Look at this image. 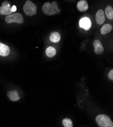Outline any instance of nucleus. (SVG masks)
<instances>
[{
  "mask_svg": "<svg viewBox=\"0 0 113 127\" xmlns=\"http://www.w3.org/2000/svg\"><path fill=\"white\" fill-rule=\"evenodd\" d=\"M42 9L44 13L48 16L58 14L60 11V10L58 8V4L56 1H53L52 3L46 2L43 6Z\"/></svg>",
  "mask_w": 113,
  "mask_h": 127,
  "instance_id": "obj_1",
  "label": "nucleus"
},
{
  "mask_svg": "<svg viewBox=\"0 0 113 127\" xmlns=\"http://www.w3.org/2000/svg\"><path fill=\"white\" fill-rule=\"evenodd\" d=\"M96 122L99 127H113V123L109 116L99 114L96 118Z\"/></svg>",
  "mask_w": 113,
  "mask_h": 127,
  "instance_id": "obj_2",
  "label": "nucleus"
},
{
  "mask_svg": "<svg viewBox=\"0 0 113 127\" xmlns=\"http://www.w3.org/2000/svg\"><path fill=\"white\" fill-rule=\"evenodd\" d=\"M25 14L27 16H33L37 12V7L35 4L30 1H27L23 7Z\"/></svg>",
  "mask_w": 113,
  "mask_h": 127,
  "instance_id": "obj_3",
  "label": "nucleus"
},
{
  "mask_svg": "<svg viewBox=\"0 0 113 127\" xmlns=\"http://www.w3.org/2000/svg\"><path fill=\"white\" fill-rule=\"evenodd\" d=\"M5 22L7 24L17 23L18 24H22L23 23V17L22 14L19 13H15L7 15L5 17Z\"/></svg>",
  "mask_w": 113,
  "mask_h": 127,
  "instance_id": "obj_4",
  "label": "nucleus"
},
{
  "mask_svg": "<svg viewBox=\"0 0 113 127\" xmlns=\"http://www.w3.org/2000/svg\"><path fill=\"white\" fill-rule=\"evenodd\" d=\"M12 13L11 6L10 3L8 1H4L2 6L0 7V14L2 15H8Z\"/></svg>",
  "mask_w": 113,
  "mask_h": 127,
  "instance_id": "obj_5",
  "label": "nucleus"
},
{
  "mask_svg": "<svg viewBox=\"0 0 113 127\" xmlns=\"http://www.w3.org/2000/svg\"><path fill=\"white\" fill-rule=\"evenodd\" d=\"M79 26L81 28H83L85 30H88L91 27V20L88 17L81 18L79 22Z\"/></svg>",
  "mask_w": 113,
  "mask_h": 127,
  "instance_id": "obj_6",
  "label": "nucleus"
},
{
  "mask_svg": "<svg viewBox=\"0 0 113 127\" xmlns=\"http://www.w3.org/2000/svg\"><path fill=\"white\" fill-rule=\"evenodd\" d=\"M94 52L97 55H101L104 52V48L101 42L99 40H95L93 42Z\"/></svg>",
  "mask_w": 113,
  "mask_h": 127,
  "instance_id": "obj_7",
  "label": "nucleus"
},
{
  "mask_svg": "<svg viewBox=\"0 0 113 127\" xmlns=\"http://www.w3.org/2000/svg\"><path fill=\"white\" fill-rule=\"evenodd\" d=\"M95 19L97 24L98 25H101L104 23L105 22V17L104 12L102 9L98 10L95 15Z\"/></svg>",
  "mask_w": 113,
  "mask_h": 127,
  "instance_id": "obj_8",
  "label": "nucleus"
},
{
  "mask_svg": "<svg viewBox=\"0 0 113 127\" xmlns=\"http://www.w3.org/2000/svg\"><path fill=\"white\" fill-rule=\"evenodd\" d=\"M77 7L79 11L81 12L86 11L88 9V4L86 0L79 1L77 5Z\"/></svg>",
  "mask_w": 113,
  "mask_h": 127,
  "instance_id": "obj_9",
  "label": "nucleus"
},
{
  "mask_svg": "<svg viewBox=\"0 0 113 127\" xmlns=\"http://www.w3.org/2000/svg\"><path fill=\"white\" fill-rule=\"evenodd\" d=\"M10 52V49L9 46L0 43V56L2 57L8 56Z\"/></svg>",
  "mask_w": 113,
  "mask_h": 127,
  "instance_id": "obj_10",
  "label": "nucleus"
},
{
  "mask_svg": "<svg viewBox=\"0 0 113 127\" xmlns=\"http://www.w3.org/2000/svg\"><path fill=\"white\" fill-rule=\"evenodd\" d=\"M7 97L9 98L10 100L13 102L17 101L20 99V97L17 91H12L8 92Z\"/></svg>",
  "mask_w": 113,
  "mask_h": 127,
  "instance_id": "obj_11",
  "label": "nucleus"
},
{
  "mask_svg": "<svg viewBox=\"0 0 113 127\" xmlns=\"http://www.w3.org/2000/svg\"><path fill=\"white\" fill-rule=\"evenodd\" d=\"M49 39L52 42H53V43H57V42H58L60 40L61 36L59 33L57 32H54L51 34Z\"/></svg>",
  "mask_w": 113,
  "mask_h": 127,
  "instance_id": "obj_12",
  "label": "nucleus"
},
{
  "mask_svg": "<svg viewBox=\"0 0 113 127\" xmlns=\"http://www.w3.org/2000/svg\"><path fill=\"white\" fill-rule=\"evenodd\" d=\"M112 29H113V26L110 24H107L104 25L102 27L100 30V32L102 34L105 35L110 33V32L112 30Z\"/></svg>",
  "mask_w": 113,
  "mask_h": 127,
  "instance_id": "obj_13",
  "label": "nucleus"
},
{
  "mask_svg": "<svg viewBox=\"0 0 113 127\" xmlns=\"http://www.w3.org/2000/svg\"><path fill=\"white\" fill-rule=\"evenodd\" d=\"M56 54V50L53 47H48L46 50V56L49 58H52L55 56Z\"/></svg>",
  "mask_w": 113,
  "mask_h": 127,
  "instance_id": "obj_14",
  "label": "nucleus"
},
{
  "mask_svg": "<svg viewBox=\"0 0 113 127\" xmlns=\"http://www.w3.org/2000/svg\"><path fill=\"white\" fill-rule=\"evenodd\" d=\"M105 12H106L107 17L109 19L111 20L113 19V8L111 6L109 5L106 7V10H105Z\"/></svg>",
  "mask_w": 113,
  "mask_h": 127,
  "instance_id": "obj_15",
  "label": "nucleus"
},
{
  "mask_svg": "<svg viewBox=\"0 0 113 127\" xmlns=\"http://www.w3.org/2000/svg\"><path fill=\"white\" fill-rule=\"evenodd\" d=\"M63 124L65 127H73V122L69 119H65L63 121Z\"/></svg>",
  "mask_w": 113,
  "mask_h": 127,
  "instance_id": "obj_16",
  "label": "nucleus"
},
{
  "mask_svg": "<svg viewBox=\"0 0 113 127\" xmlns=\"http://www.w3.org/2000/svg\"><path fill=\"white\" fill-rule=\"evenodd\" d=\"M108 77L110 80H113V70H111L109 72L108 74Z\"/></svg>",
  "mask_w": 113,
  "mask_h": 127,
  "instance_id": "obj_17",
  "label": "nucleus"
},
{
  "mask_svg": "<svg viewBox=\"0 0 113 127\" xmlns=\"http://www.w3.org/2000/svg\"><path fill=\"white\" fill-rule=\"evenodd\" d=\"M16 10H17V8H16V6L13 5L12 7H11V11L12 12H15L16 11Z\"/></svg>",
  "mask_w": 113,
  "mask_h": 127,
  "instance_id": "obj_18",
  "label": "nucleus"
}]
</instances>
